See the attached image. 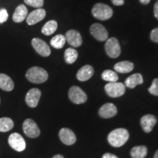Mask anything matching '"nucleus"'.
<instances>
[{
	"label": "nucleus",
	"instance_id": "nucleus-1",
	"mask_svg": "<svg viewBox=\"0 0 158 158\" xmlns=\"http://www.w3.org/2000/svg\"><path fill=\"white\" fill-rule=\"evenodd\" d=\"M129 139V132L124 128H117L108 136V141L114 147H121Z\"/></svg>",
	"mask_w": 158,
	"mask_h": 158
},
{
	"label": "nucleus",
	"instance_id": "nucleus-2",
	"mask_svg": "<svg viewBox=\"0 0 158 158\" xmlns=\"http://www.w3.org/2000/svg\"><path fill=\"white\" fill-rule=\"evenodd\" d=\"M26 77L29 81L34 84H42L48 80V74L47 71L39 67L29 68L26 73Z\"/></svg>",
	"mask_w": 158,
	"mask_h": 158
},
{
	"label": "nucleus",
	"instance_id": "nucleus-3",
	"mask_svg": "<svg viewBox=\"0 0 158 158\" xmlns=\"http://www.w3.org/2000/svg\"><path fill=\"white\" fill-rule=\"evenodd\" d=\"M92 13L95 19L100 21H106L110 19L113 15V10L107 5L98 3L94 5L92 10Z\"/></svg>",
	"mask_w": 158,
	"mask_h": 158
},
{
	"label": "nucleus",
	"instance_id": "nucleus-4",
	"mask_svg": "<svg viewBox=\"0 0 158 158\" xmlns=\"http://www.w3.org/2000/svg\"><path fill=\"white\" fill-rule=\"evenodd\" d=\"M105 49H106V54L110 58H117L121 54L119 43L115 37H110L106 40Z\"/></svg>",
	"mask_w": 158,
	"mask_h": 158
},
{
	"label": "nucleus",
	"instance_id": "nucleus-5",
	"mask_svg": "<svg viewBox=\"0 0 158 158\" xmlns=\"http://www.w3.org/2000/svg\"><path fill=\"white\" fill-rule=\"evenodd\" d=\"M105 90L108 96L111 98H118L123 95L125 92V86L122 83H108L105 86Z\"/></svg>",
	"mask_w": 158,
	"mask_h": 158
},
{
	"label": "nucleus",
	"instance_id": "nucleus-6",
	"mask_svg": "<svg viewBox=\"0 0 158 158\" xmlns=\"http://www.w3.org/2000/svg\"><path fill=\"white\" fill-rule=\"evenodd\" d=\"M68 96L70 100L75 104L84 103L87 100V95L78 86H72L69 90Z\"/></svg>",
	"mask_w": 158,
	"mask_h": 158
},
{
	"label": "nucleus",
	"instance_id": "nucleus-7",
	"mask_svg": "<svg viewBox=\"0 0 158 158\" xmlns=\"http://www.w3.org/2000/svg\"><path fill=\"white\" fill-rule=\"evenodd\" d=\"M23 130L25 135L31 138L38 137L40 134V130L37 124L35 123L34 120L31 119V118H27L23 122Z\"/></svg>",
	"mask_w": 158,
	"mask_h": 158
},
{
	"label": "nucleus",
	"instance_id": "nucleus-8",
	"mask_svg": "<svg viewBox=\"0 0 158 158\" xmlns=\"http://www.w3.org/2000/svg\"><path fill=\"white\" fill-rule=\"evenodd\" d=\"M8 143L11 148L17 152H22L26 148V142L19 133H12L9 136Z\"/></svg>",
	"mask_w": 158,
	"mask_h": 158
},
{
	"label": "nucleus",
	"instance_id": "nucleus-9",
	"mask_svg": "<svg viewBox=\"0 0 158 158\" xmlns=\"http://www.w3.org/2000/svg\"><path fill=\"white\" fill-rule=\"evenodd\" d=\"M31 45L37 54L40 56L44 57L50 56L51 48L44 40L40 38H34L31 40Z\"/></svg>",
	"mask_w": 158,
	"mask_h": 158
},
{
	"label": "nucleus",
	"instance_id": "nucleus-10",
	"mask_svg": "<svg viewBox=\"0 0 158 158\" xmlns=\"http://www.w3.org/2000/svg\"><path fill=\"white\" fill-rule=\"evenodd\" d=\"M90 32L94 38L99 41H106L108 39V34L106 29L100 23H94L91 26Z\"/></svg>",
	"mask_w": 158,
	"mask_h": 158
},
{
	"label": "nucleus",
	"instance_id": "nucleus-11",
	"mask_svg": "<svg viewBox=\"0 0 158 158\" xmlns=\"http://www.w3.org/2000/svg\"><path fill=\"white\" fill-rule=\"evenodd\" d=\"M41 97V92L40 90L37 88L31 89L27 92L26 95L25 100L27 102V106L30 108H35L38 105L39 100Z\"/></svg>",
	"mask_w": 158,
	"mask_h": 158
},
{
	"label": "nucleus",
	"instance_id": "nucleus-12",
	"mask_svg": "<svg viewBox=\"0 0 158 158\" xmlns=\"http://www.w3.org/2000/svg\"><path fill=\"white\" fill-rule=\"evenodd\" d=\"M65 38L69 44L75 48H78L82 45L83 40L81 35L79 31L74 30V29H71V30L67 31L66 35H65Z\"/></svg>",
	"mask_w": 158,
	"mask_h": 158
},
{
	"label": "nucleus",
	"instance_id": "nucleus-13",
	"mask_svg": "<svg viewBox=\"0 0 158 158\" xmlns=\"http://www.w3.org/2000/svg\"><path fill=\"white\" fill-rule=\"evenodd\" d=\"M60 140L65 145L70 146L76 143V136L70 129L68 128H62L60 130L59 133Z\"/></svg>",
	"mask_w": 158,
	"mask_h": 158
},
{
	"label": "nucleus",
	"instance_id": "nucleus-14",
	"mask_svg": "<svg viewBox=\"0 0 158 158\" xmlns=\"http://www.w3.org/2000/svg\"><path fill=\"white\" fill-rule=\"evenodd\" d=\"M46 12L44 9L38 8L29 13L27 17V23L29 25H34L45 19Z\"/></svg>",
	"mask_w": 158,
	"mask_h": 158
},
{
	"label": "nucleus",
	"instance_id": "nucleus-15",
	"mask_svg": "<svg viewBox=\"0 0 158 158\" xmlns=\"http://www.w3.org/2000/svg\"><path fill=\"white\" fill-rule=\"evenodd\" d=\"M116 114H117V108L116 106L110 102L104 104L99 110V115L105 118L113 117Z\"/></svg>",
	"mask_w": 158,
	"mask_h": 158
},
{
	"label": "nucleus",
	"instance_id": "nucleus-16",
	"mask_svg": "<svg viewBox=\"0 0 158 158\" xmlns=\"http://www.w3.org/2000/svg\"><path fill=\"white\" fill-rule=\"evenodd\" d=\"M156 123H157V118L152 114H147L141 118V125L146 133H150Z\"/></svg>",
	"mask_w": 158,
	"mask_h": 158
},
{
	"label": "nucleus",
	"instance_id": "nucleus-17",
	"mask_svg": "<svg viewBox=\"0 0 158 158\" xmlns=\"http://www.w3.org/2000/svg\"><path fill=\"white\" fill-rule=\"evenodd\" d=\"M94 75V69L91 65H85L77 73V79L80 81H86L92 78Z\"/></svg>",
	"mask_w": 158,
	"mask_h": 158
},
{
	"label": "nucleus",
	"instance_id": "nucleus-18",
	"mask_svg": "<svg viewBox=\"0 0 158 158\" xmlns=\"http://www.w3.org/2000/svg\"><path fill=\"white\" fill-rule=\"evenodd\" d=\"M28 15V10L27 7L23 5L18 6L13 13V20L15 23H21L25 20Z\"/></svg>",
	"mask_w": 158,
	"mask_h": 158
},
{
	"label": "nucleus",
	"instance_id": "nucleus-19",
	"mask_svg": "<svg viewBox=\"0 0 158 158\" xmlns=\"http://www.w3.org/2000/svg\"><path fill=\"white\" fill-rule=\"evenodd\" d=\"M0 89L6 92H10L14 89V83L7 75L0 73Z\"/></svg>",
	"mask_w": 158,
	"mask_h": 158
},
{
	"label": "nucleus",
	"instance_id": "nucleus-20",
	"mask_svg": "<svg viewBox=\"0 0 158 158\" xmlns=\"http://www.w3.org/2000/svg\"><path fill=\"white\" fill-rule=\"evenodd\" d=\"M143 82V76L140 73H135L128 77L124 81V84L128 88L133 89L138 85L142 84Z\"/></svg>",
	"mask_w": 158,
	"mask_h": 158
},
{
	"label": "nucleus",
	"instance_id": "nucleus-21",
	"mask_svg": "<svg viewBox=\"0 0 158 158\" xmlns=\"http://www.w3.org/2000/svg\"><path fill=\"white\" fill-rule=\"evenodd\" d=\"M134 68V64L128 61H122L114 65V70L120 73H127L131 72Z\"/></svg>",
	"mask_w": 158,
	"mask_h": 158
},
{
	"label": "nucleus",
	"instance_id": "nucleus-22",
	"mask_svg": "<svg viewBox=\"0 0 158 158\" xmlns=\"http://www.w3.org/2000/svg\"><path fill=\"white\" fill-rule=\"evenodd\" d=\"M57 27H58V24H57L56 21H54V20H51V21H49L47 23H45V24L43 26L41 31H42L43 35L49 36V35L54 34L55 31H56Z\"/></svg>",
	"mask_w": 158,
	"mask_h": 158
},
{
	"label": "nucleus",
	"instance_id": "nucleus-23",
	"mask_svg": "<svg viewBox=\"0 0 158 158\" xmlns=\"http://www.w3.org/2000/svg\"><path fill=\"white\" fill-rule=\"evenodd\" d=\"M130 155L133 158H145L147 155V148L145 146H137L131 149Z\"/></svg>",
	"mask_w": 158,
	"mask_h": 158
},
{
	"label": "nucleus",
	"instance_id": "nucleus-24",
	"mask_svg": "<svg viewBox=\"0 0 158 158\" xmlns=\"http://www.w3.org/2000/svg\"><path fill=\"white\" fill-rule=\"evenodd\" d=\"M78 54L76 49L69 48L64 51V60L69 64H73L78 59Z\"/></svg>",
	"mask_w": 158,
	"mask_h": 158
},
{
	"label": "nucleus",
	"instance_id": "nucleus-25",
	"mask_svg": "<svg viewBox=\"0 0 158 158\" xmlns=\"http://www.w3.org/2000/svg\"><path fill=\"white\" fill-rule=\"evenodd\" d=\"M14 123L10 118L3 117L0 118V132L5 133L13 129Z\"/></svg>",
	"mask_w": 158,
	"mask_h": 158
},
{
	"label": "nucleus",
	"instance_id": "nucleus-26",
	"mask_svg": "<svg viewBox=\"0 0 158 158\" xmlns=\"http://www.w3.org/2000/svg\"><path fill=\"white\" fill-rule=\"evenodd\" d=\"M65 43H66V38L63 35H57L53 37L51 40V46L56 49L62 48Z\"/></svg>",
	"mask_w": 158,
	"mask_h": 158
},
{
	"label": "nucleus",
	"instance_id": "nucleus-27",
	"mask_svg": "<svg viewBox=\"0 0 158 158\" xmlns=\"http://www.w3.org/2000/svg\"><path fill=\"white\" fill-rule=\"evenodd\" d=\"M102 78L104 81H106L112 83L117 81L118 77L117 73L116 72H114V71L110 70H106L103 71V73H102Z\"/></svg>",
	"mask_w": 158,
	"mask_h": 158
},
{
	"label": "nucleus",
	"instance_id": "nucleus-28",
	"mask_svg": "<svg viewBox=\"0 0 158 158\" xmlns=\"http://www.w3.org/2000/svg\"><path fill=\"white\" fill-rule=\"evenodd\" d=\"M24 2L31 7L41 8L44 5V0H24Z\"/></svg>",
	"mask_w": 158,
	"mask_h": 158
},
{
	"label": "nucleus",
	"instance_id": "nucleus-29",
	"mask_svg": "<svg viewBox=\"0 0 158 158\" xmlns=\"http://www.w3.org/2000/svg\"><path fill=\"white\" fill-rule=\"evenodd\" d=\"M149 93L155 96H158V78L154 79L152 84L149 88Z\"/></svg>",
	"mask_w": 158,
	"mask_h": 158
},
{
	"label": "nucleus",
	"instance_id": "nucleus-30",
	"mask_svg": "<svg viewBox=\"0 0 158 158\" xmlns=\"http://www.w3.org/2000/svg\"><path fill=\"white\" fill-rule=\"evenodd\" d=\"M8 19V13L5 9L0 10V23H3Z\"/></svg>",
	"mask_w": 158,
	"mask_h": 158
},
{
	"label": "nucleus",
	"instance_id": "nucleus-31",
	"mask_svg": "<svg viewBox=\"0 0 158 158\" xmlns=\"http://www.w3.org/2000/svg\"><path fill=\"white\" fill-rule=\"evenodd\" d=\"M150 38L155 43H158V28L154 29L150 35Z\"/></svg>",
	"mask_w": 158,
	"mask_h": 158
},
{
	"label": "nucleus",
	"instance_id": "nucleus-32",
	"mask_svg": "<svg viewBox=\"0 0 158 158\" xmlns=\"http://www.w3.org/2000/svg\"><path fill=\"white\" fill-rule=\"evenodd\" d=\"M112 3L116 6H121L123 5L124 3V0H111Z\"/></svg>",
	"mask_w": 158,
	"mask_h": 158
},
{
	"label": "nucleus",
	"instance_id": "nucleus-33",
	"mask_svg": "<svg viewBox=\"0 0 158 158\" xmlns=\"http://www.w3.org/2000/svg\"><path fill=\"white\" fill-rule=\"evenodd\" d=\"M154 14L157 19H158V1L155 4V7H154Z\"/></svg>",
	"mask_w": 158,
	"mask_h": 158
},
{
	"label": "nucleus",
	"instance_id": "nucleus-34",
	"mask_svg": "<svg viewBox=\"0 0 158 158\" xmlns=\"http://www.w3.org/2000/svg\"><path fill=\"white\" fill-rule=\"evenodd\" d=\"M102 158H118L117 156L110 153H106L102 156Z\"/></svg>",
	"mask_w": 158,
	"mask_h": 158
},
{
	"label": "nucleus",
	"instance_id": "nucleus-35",
	"mask_svg": "<svg viewBox=\"0 0 158 158\" xmlns=\"http://www.w3.org/2000/svg\"><path fill=\"white\" fill-rule=\"evenodd\" d=\"M141 3L143 4V5H147V4L149 3L150 0H140Z\"/></svg>",
	"mask_w": 158,
	"mask_h": 158
},
{
	"label": "nucleus",
	"instance_id": "nucleus-36",
	"mask_svg": "<svg viewBox=\"0 0 158 158\" xmlns=\"http://www.w3.org/2000/svg\"><path fill=\"white\" fill-rule=\"evenodd\" d=\"M53 158H64V157L61 155H55Z\"/></svg>",
	"mask_w": 158,
	"mask_h": 158
},
{
	"label": "nucleus",
	"instance_id": "nucleus-37",
	"mask_svg": "<svg viewBox=\"0 0 158 158\" xmlns=\"http://www.w3.org/2000/svg\"><path fill=\"white\" fill-rule=\"evenodd\" d=\"M154 158H158V150L155 152V155L154 156Z\"/></svg>",
	"mask_w": 158,
	"mask_h": 158
}]
</instances>
